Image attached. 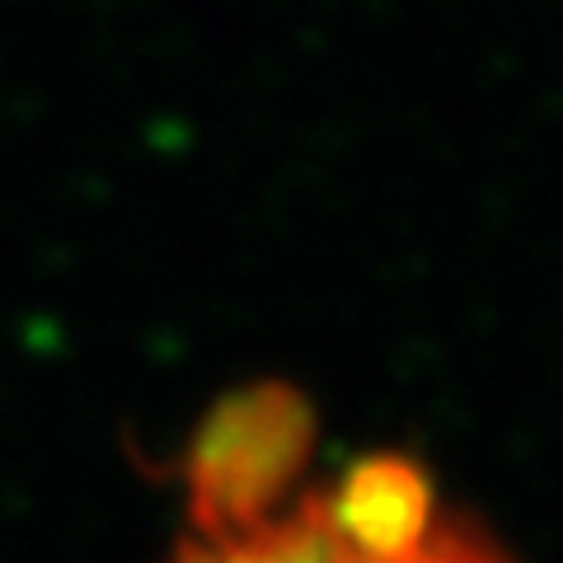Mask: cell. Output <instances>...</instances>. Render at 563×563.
<instances>
[{
  "mask_svg": "<svg viewBox=\"0 0 563 563\" xmlns=\"http://www.w3.org/2000/svg\"><path fill=\"white\" fill-rule=\"evenodd\" d=\"M169 563H507L404 455L314 470L310 413L254 390L188 455V531Z\"/></svg>",
  "mask_w": 563,
  "mask_h": 563,
  "instance_id": "cell-1",
  "label": "cell"
}]
</instances>
